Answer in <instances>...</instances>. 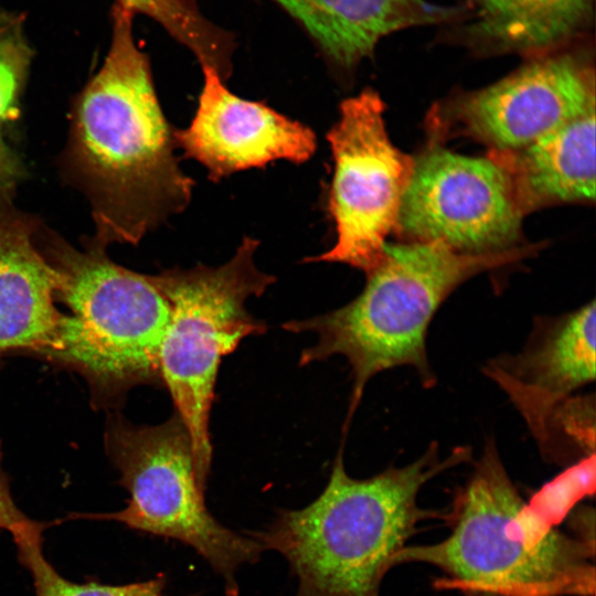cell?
I'll return each instance as SVG.
<instances>
[{"mask_svg":"<svg viewBox=\"0 0 596 596\" xmlns=\"http://www.w3.org/2000/svg\"><path fill=\"white\" fill-rule=\"evenodd\" d=\"M32 61L22 20L0 15V129L18 118L20 100Z\"/></svg>","mask_w":596,"mask_h":596,"instance_id":"obj_19","label":"cell"},{"mask_svg":"<svg viewBox=\"0 0 596 596\" xmlns=\"http://www.w3.org/2000/svg\"><path fill=\"white\" fill-rule=\"evenodd\" d=\"M258 245L245 236L221 266L198 264L156 274L171 308L159 355L162 385L189 433L196 475L205 487L212 461L209 422L221 359L245 337L266 331L245 307L249 297H260L276 280L257 268Z\"/></svg>","mask_w":596,"mask_h":596,"instance_id":"obj_6","label":"cell"},{"mask_svg":"<svg viewBox=\"0 0 596 596\" xmlns=\"http://www.w3.org/2000/svg\"><path fill=\"white\" fill-rule=\"evenodd\" d=\"M508 172L523 213L595 200V104L524 148L489 153Z\"/></svg>","mask_w":596,"mask_h":596,"instance_id":"obj_16","label":"cell"},{"mask_svg":"<svg viewBox=\"0 0 596 596\" xmlns=\"http://www.w3.org/2000/svg\"><path fill=\"white\" fill-rule=\"evenodd\" d=\"M523 216L511 179L496 159L435 143L414 157L395 231L406 241L492 254L519 247Z\"/></svg>","mask_w":596,"mask_h":596,"instance_id":"obj_10","label":"cell"},{"mask_svg":"<svg viewBox=\"0 0 596 596\" xmlns=\"http://www.w3.org/2000/svg\"><path fill=\"white\" fill-rule=\"evenodd\" d=\"M476 596V595H475Z\"/></svg>","mask_w":596,"mask_h":596,"instance_id":"obj_23","label":"cell"},{"mask_svg":"<svg viewBox=\"0 0 596 596\" xmlns=\"http://www.w3.org/2000/svg\"><path fill=\"white\" fill-rule=\"evenodd\" d=\"M36 242L58 274L55 301L67 308L41 359L81 375L96 411H118L138 385L162 386L159 355L171 308L156 275L114 263L92 241L73 247L41 222Z\"/></svg>","mask_w":596,"mask_h":596,"instance_id":"obj_4","label":"cell"},{"mask_svg":"<svg viewBox=\"0 0 596 596\" xmlns=\"http://www.w3.org/2000/svg\"><path fill=\"white\" fill-rule=\"evenodd\" d=\"M595 455L583 459L570 471L547 483L531 504L553 525L566 517L570 508L585 494L594 492Z\"/></svg>","mask_w":596,"mask_h":596,"instance_id":"obj_20","label":"cell"},{"mask_svg":"<svg viewBox=\"0 0 596 596\" xmlns=\"http://www.w3.org/2000/svg\"><path fill=\"white\" fill-rule=\"evenodd\" d=\"M41 522L30 519L18 505L10 491V479L2 468V450L0 443V529L7 530L11 536L38 526Z\"/></svg>","mask_w":596,"mask_h":596,"instance_id":"obj_21","label":"cell"},{"mask_svg":"<svg viewBox=\"0 0 596 596\" xmlns=\"http://www.w3.org/2000/svg\"><path fill=\"white\" fill-rule=\"evenodd\" d=\"M470 458V447L441 457L433 443L409 465L355 479L345 471L341 447L315 501L279 509L269 525L247 535L286 558L298 578L296 596H380L384 576L418 524L444 517L418 505L419 490Z\"/></svg>","mask_w":596,"mask_h":596,"instance_id":"obj_2","label":"cell"},{"mask_svg":"<svg viewBox=\"0 0 596 596\" xmlns=\"http://www.w3.org/2000/svg\"><path fill=\"white\" fill-rule=\"evenodd\" d=\"M134 13H142L161 24L175 40L193 52L201 65H211L222 75L231 74L233 42L228 34L205 20L187 0H118Z\"/></svg>","mask_w":596,"mask_h":596,"instance_id":"obj_17","label":"cell"},{"mask_svg":"<svg viewBox=\"0 0 596 596\" xmlns=\"http://www.w3.org/2000/svg\"><path fill=\"white\" fill-rule=\"evenodd\" d=\"M135 13L117 2L102 67L73 102L63 174L87 199L93 243L137 245L190 203L194 181L174 155V129L161 109L147 55L132 33Z\"/></svg>","mask_w":596,"mask_h":596,"instance_id":"obj_1","label":"cell"},{"mask_svg":"<svg viewBox=\"0 0 596 596\" xmlns=\"http://www.w3.org/2000/svg\"><path fill=\"white\" fill-rule=\"evenodd\" d=\"M443 519L450 529L447 538L406 545L394 566L434 565L447 576L441 587L473 595H594V545L558 531L523 500L492 439Z\"/></svg>","mask_w":596,"mask_h":596,"instance_id":"obj_3","label":"cell"},{"mask_svg":"<svg viewBox=\"0 0 596 596\" xmlns=\"http://www.w3.org/2000/svg\"><path fill=\"white\" fill-rule=\"evenodd\" d=\"M201 66L204 81L195 115L187 128L174 129V138L212 181L276 160L304 163L313 156L317 137L310 127L236 96L215 67Z\"/></svg>","mask_w":596,"mask_h":596,"instance_id":"obj_11","label":"cell"},{"mask_svg":"<svg viewBox=\"0 0 596 596\" xmlns=\"http://www.w3.org/2000/svg\"><path fill=\"white\" fill-rule=\"evenodd\" d=\"M39 224L0 191V369L13 353L41 359L56 338L58 274L39 248Z\"/></svg>","mask_w":596,"mask_h":596,"instance_id":"obj_13","label":"cell"},{"mask_svg":"<svg viewBox=\"0 0 596 596\" xmlns=\"http://www.w3.org/2000/svg\"><path fill=\"white\" fill-rule=\"evenodd\" d=\"M107 457L129 493L127 505L109 513H73L68 519L116 521L127 528L192 547L222 577L227 596L238 595L236 572L259 561L263 545L220 523L205 504L189 433L174 411L159 425H135L119 411L107 414Z\"/></svg>","mask_w":596,"mask_h":596,"instance_id":"obj_7","label":"cell"},{"mask_svg":"<svg viewBox=\"0 0 596 596\" xmlns=\"http://www.w3.org/2000/svg\"><path fill=\"white\" fill-rule=\"evenodd\" d=\"M25 174L20 157L6 142L0 129V191L13 193Z\"/></svg>","mask_w":596,"mask_h":596,"instance_id":"obj_22","label":"cell"},{"mask_svg":"<svg viewBox=\"0 0 596 596\" xmlns=\"http://www.w3.org/2000/svg\"><path fill=\"white\" fill-rule=\"evenodd\" d=\"M595 300L557 316H538L523 349L482 368L509 397L542 455L556 411L595 380Z\"/></svg>","mask_w":596,"mask_h":596,"instance_id":"obj_12","label":"cell"},{"mask_svg":"<svg viewBox=\"0 0 596 596\" xmlns=\"http://www.w3.org/2000/svg\"><path fill=\"white\" fill-rule=\"evenodd\" d=\"M45 528L46 524L41 523L12 536L18 560L32 576L35 596H166L167 579L163 574L125 585H106L95 581L78 584L67 581L43 554L42 532Z\"/></svg>","mask_w":596,"mask_h":596,"instance_id":"obj_18","label":"cell"},{"mask_svg":"<svg viewBox=\"0 0 596 596\" xmlns=\"http://www.w3.org/2000/svg\"><path fill=\"white\" fill-rule=\"evenodd\" d=\"M533 251L534 246H522L477 255L456 252L441 242H386L383 258L366 274L365 287L355 299L328 313L285 322L283 328L317 334V343L302 350L299 365L334 354L347 358L353 377L348 424L365 384L382 371L412 366L426 387L434 385L425 342L440 305L469 278Z\"/></svg>","mask_w":596,"mask_h":596,"instance_id":"obj_5","label":"cell"},{"mask_svg":"<svg viewBox=\"0 0 596 596\" xmlns=\"http://www.w3.org/2000/svg\"><path fill=\"white\" fill-rule=\"evenodd\" d=\"M383 114L381 97L370 88L341 102L327 134L334 162L328 207L337 240L307 260L342 263L366 275L383 258L414 166V157L390 140Z\"/></svg>","mask_w":596,"mask_h":596,"instance_id":"obj_8","label":"cell"},{"mask_svg":"<svg viewBox=\"0 0 596 596\" xmlns=\"http://www.w3.org/2000/svg\"><path fill=\"white\" fill-rule=\"evenodd\" d=\"M458 1L467 17L445 25L438 40L477 55H542L587 38L594 22L595 0Z\"/></svg>","mask_w":596,"mask_h":596,"instance_id":"obj_14","label":"cell"},{"mask_svg":"<svg viewBox=\"0 0 596 596\" xmlns=\"http://www.w3.org/2000/svg\"><path fill=\"white\" fill-rule=\"evenodd\" d=\"M595 104L593 41L585 38L529 57L514 72L433 110L437 136H466L490 151L526 147Z\"/></svg>","mask_w":596,"mask_h":596,"instance_id":"obj_9","label":"cell"},{"mask_svg":"<svg viewBox=\"0 0 596 596\" xmlns=\"http://www.w3.org/2000/svg\"><path fill=\"white\" fill-rule=\"evenodd\" d=\"M302 23L324 54L352 70L373 56L380 40L412 26L462 21L466 7L426 0H275Z\"/></svg>","mask_w":596,"mask_h":596,"instance_id":"obj_15","label":"cell"}]
</instances>
